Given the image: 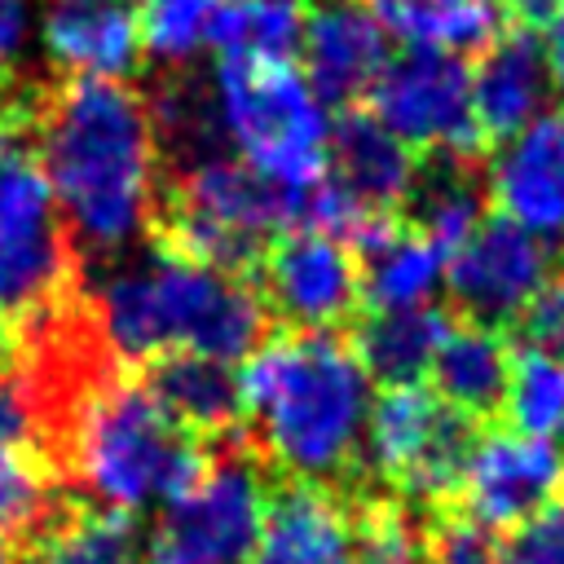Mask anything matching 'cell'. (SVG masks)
<instances>
[{
	"mask_svg": "<svg viewBox=\"0 0 564 564\" xmlns=\"http://www.w3.org/2000/svg\"><path fill=\"white\" fill-rule=\"evenodd\" d=\"M22 128L79 256L119 260L150 238L163 150L145 93L123 79H35Z\"/></svg>",
	"mask_w": 564,
	"mask_h": 564,
	"instance_id": "obj_1",
	"label": "cell"
},
{
	"mask_svg": "<svg viewBox=\"0 0 564 564\" xmlns=\"http://www.w3.org/2000/svg\"><path fill=\"white\" fill-rule=\"evenodd\" d=\"M242 436L282 480L361 485L370 375L335 330H278L247 357Z\"/></svg>",
	"mask_w": 564,
	"mask_h": 564,
	"instance_id": "obj_2",
	"label": "cell"
},
{
	"mask_svg": "<svg viewBox=\"0 0 564 564\" xmlns=\"http://www.w3.org/2000/svg\"><path fill=\"white\" fill-rule=\"evenodd\" d=\"M84 300L123 366H145L167 352H198L234 366L269 335L256 286L154 242L137 260H106L93 286L84 278Z\"/></svg>",
	"mask_w": 564,
	"mask_h": 564,
	"instance_id": "obj_3",
	"label": "cell"
},
{
	"mask_svg": "<svg viewBox=\"0 0 564 564\" xmlns=\"http://www.w3.org/2000/svg\"><path fill=\"white\" fill-rule=\"evenodd\" d=\"M212 458V441L181 427L128 366L101 379L75 410L62 445L57 476L70 498L110 516H141L154 502L181 498Z\"/></svg>",
	"mask_w": 564,
	"mask_h": 564,
	"instance_id": "obj_4",
	"label": "cell"
},
{
	"mask_svg": "<svg viewBox=\"0 0 564 564\" xmlns=\"http://www.w3.org/2000/svg\"><path fill=\"white\" fill-rule=\"evenodd\" d=\"M300 207L304 194H286L216 150L172 167V181L159 185L150 242L181 260L238 273L256 269L260 251L300 225Z\"/></svg>",
	"mask_w": 564,
	"mask_h": 564,
	"instance_id": "obj_5",
	"label": "cell"
},
{
	"mask_svg": "<svg viewBox=\"0 0 564 564\" xmlns=\"http://www.w3.org/2000/svg\"><path fill=\"white\" fill-rule=\"evenodd\" d=\"M220 141L238 150L260 181L308 194L326 176L330 115L291 62L220 57L212 79Z\"/></svg>",
	"mask_w": 564,
	"mask_h": 564,
	"instance_id": "obj_6",
	"label": "cell"
},
{
	"mask_svg": "<svg viewBox=\"0 0 564 564\" xmlns=\"http://www.w3.org/2000/svg\"><path fill=\"white\" fill-rule=\"evenodd\" d=\"M84 295V256L57 212L22 123L4 119L0 145V317L31 326L35 317Z\"/></svg>",
	"mask_w": 564,
	"mask_h": 564,
	"instance_id": "obj_7",
	"label": "cell"
},
{
	"mask_svg": "<svg viewBox=\"0 0 564 564\" xmlns=\"http://www.w3.org/2000/svg\"><path fill=\"white\" fill-rule=\"evenodd\" d=\"M471 445L476 419L458 414L436 392L419 383L383 388V397H375L366 414L361 476L414 507L441 511L458 498Z\"/></svg>",
	"mask_w": 564,
	"mask_h": 564,
	"instance_id": "obj_8",
	"label": "cell"
},
{
	"mask_svg": "<svg viewBox=\"0 0 564 564\" xmlns=\"http://www.w3.org/2000/svg\"><path fill=\"white\" fill-rule=\"evenodd\" d=\"M273 471L247 436L212 441L198 480L163 507L150 529L145 564H247L260 538Z\"/></svg>",
	"mask_w": 564,
	"mask_h": 564,
	"instance_id": "obj_9",
	"label": "cell"
},
{
	"mask_svg": "<svg viewBox=\"0 0 564 564\" xmlns=\"http://www.w3.org/2000/svg\"><path fill=\"white\" fill-rule=\"evenodd\" d=\"M366 115L423 154L480 159L489 145L471 115V70L454 53L405 48L366 93Z\"/></svg>",
	"mask_w": 564,
	"mask_h": 564,
	"instance_id": "obj_10",
	"label": "cell"
},
{
	"mask_svg": "<svg viewBox=\"0 0 564 564\" xmlns=\"http://www.w3.org/2000/svg\"><path fill=\"white\" fill-rule=\"evenodd\" d=\"M256 295L282 330H339L361 304L357 256L322 229H282L256 260Z\"/></svg>",
	"mask_w": 564,
	"mask_h": 564,
	"instance_id": "obj_11",
	"label": "cell"
},
{
	"mask_svg": "<svg viewBox=\"0 0 564 564\" xmlns=\"http://www.w3.org/2000/svg\"><path fill=\"white\" fill-rule=\"evenodd\" d=\"M551 282V251L538 234L485 216L449 256H445V291L467 322L480 326H516L533 295Z\"/></svg>",
	"mask_w": 564,
	"mask_h": 564,
	"instance_id": "obj_12",
	"label": "cell"
},
{
	"mask_svg": "<svg viewBox=\"0 0 564 564\" xmlns=\"http://www.w3.org/2000/svg\"><path fill=\"white\" fill-rule=\"evenodd\" d=\"M458 498L480 529H516L564 498V454L524 432H485L467 454Z\"/></svg>",
	"mask_w": 564,
	"mask_h": 564,
	"instance_id": "obj_13",
	"label": "cell"
},
{
	"mask_svg": "<svg viewBox=\"0 0 564 564\" xmlns=\"http://www.w3.org/2000/svg\"><path fill=\"white\" fill-rule=\"evenodd\" d=\"M300 57L322 106L352 110L392 62L388 26L361 0H304Z\"/></svg>",
	"mask_w": 564,
	"mask_h": 564,
	"instance_id": "obj_14",
	"label": "cell"
},
{
	"mask_svg": "<svg viewBox=\"0 0 564 564\" xmlns=\"http://www.w3.org/2000/svg\"><path fill=\"white\" fill-rule=\"evenodd\" d=\"M485 194L498 216L538 234H564V110L529 119L485 163Z\"/></svg>",
	"mask_w": 564,
	"mask_h": 564,
	"instance_id": "obj_15",
	"label": "cell"
},
{
	"mask_svg": "<svg viewBox=\"0 0 564 564\" xmlns=\"http://www.w3.org/2000/svg\"><path fill=\"white\" fill-rule=\"evenodd\" d=\"M247 564H352V498L313 480H278Z\"/></svg>",
	"mask_w": 564,
	"mask_h": 564,
	"instance_id": "obj_16",
	"label": "cell"
},
{
	"mask_svg": "<svg viewBox=\"0 0 564 564\" xmlns=\"http://www.w3.org/2000/svg\"><path fill=\"white\" fill-rule=\"evenodd\" d=\"M326 181L348 194L366 216L392 220L405 212L414 181H419V159L410 145H401L379 119L366 110H344L330 123L326 141Z\"/></svg>",
	"mask_w": 564,
	"mask_h": 564,
	"instance_id": "obj_17",
	"label": "cell"
},
{
	"mask_svg": "<svg viewBox=\"0 0 564 564\" xmlns=\"http://www.w3.org/2000/svg\"><path fill=\"white\" fill-rule=\"evenodd\" d=\"M44 48L62 75L123 79L141 66V18L137 0H48Z\"/></svg>",
	"mask_w": 564,
	"mask_h": 564,
	"instance_id": "obj_18",
	"label": "cell"
},
{
	"mask_svg": "<svg viewBox=\"0 0 564 564\" xmlns=\"http://www.w3.org/2000/svg\"><path fill=\"white\" fill-rule=\"evenodd\" d=\"M546 57L529 31H502L480 48L471 70V115L485 141H507L529 119L542 115L546 97Z\"/></svg>",
	"mask_w": 564,
	"mask_h": 564,
	"instance_id": "obj_19",
	"label": "cell"
},
{
	"mask_svg": "<svg viewBox=\"0 0 564 564\" xmlns=\"http://www.w3.org/2000/svg\"><path fill=\"white\" fill-rule=\"evenodd\" d=\"M145 388L194 436L225 441L242 432V383L229 361L198 352H167L145 361Z\"/></svg>",
	"mask_w": 564,
	"mask_h": 564,
	"instance_id": "obj_20",
	"label": "cell"
},
{
	"mask_svg": "<svg viewBox=\"0 0 564 564\" xmlns=\"http://www.w3.org/2000/svg\"><path fill=\"white\" fill-rule=\"evenodd\" d=\"M357 278L370 313L414 308L427 304L436 282L445 278V256L405 216H392L357 242Z\"/></svg>",
	"mask_w": 564,
	"mask_h": 564,
	"instance_id": "obj_21",
	"label": "cell"
},
{
	"mask_svg": "<svg viewBox=\"0 0 564 564\" xmlns=\"http://www.w3.org/2000/svg\"><path fill=\"white\" fill-rule=\"evenodd\" d=\"M427 375L436 379V397L445 405H454L467 419H489L502 410V397H507L511 348L502 330L463 317V322H449Z\"/></svg>",
	"mask_w": 564,
	"mask_h": 564,
	"instance_id": "obj_22",
	"label": "cell"
},
{
	"mask_svg": "<svg viewBox=\"0 0 564 564\" xmlns=\"http://www.w3.org/2000/svg\"><path fill=\"white\" fill-rule=\"evenodd\" d=\"M445 330H449L445 308H432V304L379 308V313L361 317V326L352 335V352L370 379H379L383 388H405L432 370V357H436Z\"/></svg>",
	"mask_w": 564,
	"mask_h": 564,
	"instance_id": "obj_23",
	"label": "cell"
},
{
	"mask_svg": "<svg viewBox=\"0 0 564 564\" xmlns=\"http://www.w3.org/2000/svg\"><path fill=\"white\" fill-rule=\"evenodd\" d=\"M485 159H454V154H427L419 163L414 194L405 203L410 225L449 256L480 220H485Z\"/></svg>",
	"mask_w": 564,
	"mask_h": 564,
	"instance_id": "obj_24",
	"label": "cell"
},
{
	"mask_svg": "<svg viewBox=\"0 0 564 564\" xmlns=\"http://www.w3.org/2000/svg\"><path fill=\"white\" fill-rule=\"evenodd\" d=\"M388 35H401L410 48H436V53H480L498 26L502 13L489 0H361Z\"/></svg>",
	"mask_w": 564,
	"mask_h": 564,
	"instance_id": "obj_25",
	"label": "cell"
},
{
	"mask_svg": "<svg viewBox=\"0 0 564 564\" xmlns=\"http://www.w3.org/2000/svg\"><path fill=\"white\" fill-rule=\"evenodd\" d=\"M18 564H145V555L137 551L132 520L70 498L66 511L22 546Z\"/></svg>",
	"mask_w": 564,
	"mask_h": 564,
	"instance_id": "obj_26",
	"label": "cell"
},
{
	"mask_svg": "<svg viewBox=\"0 0 564 564\" xmlns=\"http://www.w3.org/2000/svg\"><path fill=\"white\" fill-rule=\"evenodd\" d=\"M304 35V0H216L207 44L220 57L291 62Z\"/></svg>",
	"mask_w": 564,
	"mask_h": 564,
	"instance_id": "obj_27",
	"label": "cell"
},
{
	"mask_svg": "<svg viewBox=\"0 0 564 564\" xmlns=\"http://www.w3.org/2000/svg\"><path fill=\"white\" fill-rule=\"evenodd\" d=\"M502 405L516 432L538 441L564 436V357L542 348H516Z\"/></svg>",
	"mask_w": 564,
	"mask_h": 564,
	"instance_id": "obj_28",
	"label": "cell"
},
{
	"mask_svg": "<svg viewBox=\"0 0 564 564\" xmlns=\"http://www.w3.org/2000/svg\"><path fill=\"white\" fill-rule=\"evenodd\" d=\"M216 0H137L141 18V44L163 66H185L212 31Z\"/></svg>",
	"mask_w": 564,
	"mask_h": 564,
	"instance_id": "obj_29",
	"label": "cell"
},
{
	"mask_svg": "<svg viewBox=\"0 0 564 564\" xmlns=\"http://www.w3.org/2000/svg\"><path fill=\"white\" fill-rule=\"evenodd\" d=\"M498 564H564V498L516 524L498 546Z\"/></svg>",
	"mask_w": 564,
	"mask_h": 564,
	"instance_id": "obj_30",
	"label": "cell"
},
{
	"mask_svg": "<svg viewBox=\"0 0 564 564\" xmlns=\"http://www.w3.org/2000/svg\"><path fill=\"white\" fill-rule=\"evenodd\" d=\"M520 335H524V348H542V352H555L564 357V278H551L533 304L520 313Z\"/></svg>",
	"mask_w": 564,
	"mask_h": 564,
	"instance_id": "obj_31",
	"label": "cell"
},
{
	"mask_svg": "<svg viewBox=\"0 0 564 564\" xmlns=\"http://www.w3.org/2000/svg\"><path fill=\"white\" fill-rule=\"evenodd\" d=\"M22 449H40V427H35L31 392L13 370L9 379H0V458L4 454H22Z\"/></svg>",
	"mask_w": 564,
	"mask_h": 564,
	"instance_id": "obj_32",
	"label": "cell"
},
{
	"mask_svg": "<svg viewBox=\"0 0 564 564\" xmlns=\"http://www.w3.org/2000/svg\"><path fill=\"white\" fill-rule=\"evenodd\" d=\"M22 44H26V4L22 0H0V79L18 75Z\"/></svg>",
	"mask_w": 564,
	"mask_h": 564,
	"instance_id": "obj_33",
	"label": "cell"
},
{
	"mask_svg": "<svg viewBox=\"0 0 564 564\" xmlns=\"http://www.w3.org/2000/svg\"><path fill=\"white\" fill-rule=\"evenodd\" d=\"M502 13H507V22L516 31L538 35V31L555 26V18L564 13V0H502Z\"/></svg>",
	"mask_w": 564,
	"mask_h": 564,
	"instance_id": "obj_34",
	"label": "cell"
},
{
	"mask_svg": "<svg viewBox=\"0 0 564 564\" xmlns=\"http://www.w3.org/2000/svg\"><path fill=\"white\" fill-rule=\"evenodd\" d=\"M551 35V44H546V84L555 88V97H560V106H564V13L555 18V26L546 31Z\"/></svg>",
	"mask_w": 564,
	"mask_h": 564,
	"instance_id": "obj_35",
	"label": "cell"
},
{
	"mask_svg": "<svg viewBox=\"0 0 564 564\" xmlns=\"http://www.w3.org/2000/svg\"><path fill=\"white\" fill-rule=\"evenodd\" d=\"M18 361H22V330L0 317V379H9L18 370Z\"/></svg>",
	"mask_w": 564,
	"mask_h": 564,
	"instance_id": "obj_36",
	"label": "cell"
},
{
	"mask_svg": "<svg viewBox=\"0 0 564 564\" xmlns=\"http://www.w3.org/2000/svg\"><path fill=\"white\" fill-rule=\"evenodd\" d=\"M0 564H18V551H13L9 538H0Z\"/></svg>",
	"mask_w": 564,
	"mask_h": 564,
	"instance_id": "obj_37",
	"label": "cell"
},
{
	"mask_svg": "<svg viewBox=\"0 0 564 564\" xmlns=\"http://www.w3.org/2000/svg\"><path fill=\"white\" fill-rule=\"evenodd\" d=\"M0 145H4V119H0Z\"/></svg>",
	"mask_w": 564,
	"mask_h": 564,
	"instance_id": "obj_38",
	"label": "cell"
}]
</instances>
